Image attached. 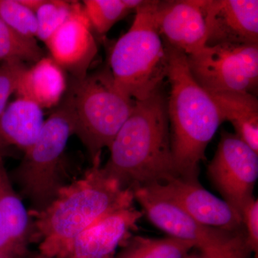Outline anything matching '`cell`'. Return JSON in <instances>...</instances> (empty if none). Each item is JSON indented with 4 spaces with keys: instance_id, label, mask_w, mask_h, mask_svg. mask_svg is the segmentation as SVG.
<instances>
[{
    "instance_id": "6da1fadb",
    "label": "cell",
    "mask_w": 258,
    "mask_h": 258,
    "mask_svg": "<svg viewBox=\"0 0 258 258\" xmlns=\"http://www.w3.org/2000/svg\"><path fill=\"white\" fill-rule=\"evenodd\" d=\"M91 163L83 176L62 187L46 208L28 210L30 241L38 242L41 255L63 257L73 240L85 229L111 212L133 206V190L123 189L117 180L107 175L101 157Z\"/></svg>"
},
{
    "instance_id": "7a4b0ae2",
    "label": "cell",
    "mask_w": 258,
    "mask_h": 258,
    "mask_svg": "<svg viewBox=\"0 0 258 258\" xmlns=\"http://www.w3.org/2000/svg\"><path fill=\"white\" fill-rule=\"evenodd\" d=\"M109 150V159L102 167L123 189L179 176L171 152L166 100L160 90L136 101Z\"/></svg>"
},
{
    "instance_id": "3957f363",
    "label": "cell",
    "mask_w": 258,
    "mask_h": 258,
    "mask_svg": "<svg viewBox=\"0 0 258 258\" xmlns=\"http://www.w3.org/2000/svg\"><path fill=\"white\" fill-rule=\"evenodd\" d=\"M165 45L170 86L166 110L174 166L179 176L198 180L207 147L225 119L211 95L193 79L186 54Z\"/></svg>"
},
{
    "instance_id": "277c9868",
    "label": "cell",
    "mask_w": 258,
    "mask_h": 258,
    "mask_svg": "<svg viewBox=\"0 0 258 258\" xmlns=\"http://www.w3.org/2000/svg\"><path fill=\"white\" fill-rule=\"evenodd\" d=\"M158 2L145 1L137 10L132 26L115 42L108 59L115 86L135 101L157 92L167 77L166 45L154 20Z\"/></svg>"
},
{
    "instance_id": "5b68a950",
    "label": "cell",
    "mask_w": 258,
    "mask_h": 258,
    "mask_svg": "<svg viewBox=\"0 0 258 258\" xmlns=\"http://www.w3.org/2000/svg\"><path fill=\"white\" fill-rule=\"evenodd\" d=\"M72 104L66 96L45 120L36 142L25 151L19 165L10 176L30 203V212H40L57 197L70 181L64 161L68 142L74 135Z\"/></svg>"
},
{
    "instance_id": "8992f818",
    "label": "cell",
    "mask_w": 258,
    "mask_h": 258,
    "mask_svg": "<svg viewBox=\"0 0 258 258\" xmlns=\"http://www.w3.org/2000/svg\"><path fill=\"white\" fill-rule=\"evenodd\" d=\"M67 96L74 113V135L82 142L91 162L101 157L128 119L136 101L115 86L108 66L84 79H72Z\"/></svg>"
},
{
    "instance_id": "52a82bcc",
    "label": "cell",
    "mask_w": 258,
    "mask_h": 258,
    "mask_svg": "<svg viewBox=\"0 0 258 258\" xmlns=\"http://www.w3.org/2000/svg\"><path fill=\"white\" fill-rule=\"evenodd\" d=\"M186 60L193 79L209 93L257 91L258 44L206 45Z\"/></svg>"
},
{
    "instance_id": "ba28073f",
    "label": "cell",
    "mask_w": 258,
    "mask_h": 258,
    "mask_svg": "<svg viewBox=\"0 0 258 258\" xmlns=\"http://www.w3.org/2000/svg\"><path fill=\"white\" fill-rule=\"evenodd\" d=\"M208 173L224 201L241 214L245 203L253 198L258 177V153L235 134L223 130Z\"/></svg>"
},
{
    "instance_id": "9c48e42d",
    "label": "cell",
    "mask_w": 258,
    "mask_h": 258,
    "mask_svg": "<svg viewBox=\"0 0 258 258\" xmlns=\"http://www.w3.org/2000/svg\"><path fill=\"white\" fill-rule=\"evenodd\" d=\"M132 190L134 200L153 225L169 237L193 242L199 249L224 245L242 231L231 232L201 225L169 199L143 186Z\"/></svg>"
},
{
    "instance_id": "30bf717a",
    "label": "cell",
    "mask_w": 258,
    "mask_h": 258,
    "mask_svg": "<svg viewBox=\"0 0 258 258\" xmlns=\"http://www.w3.org/2000/svg\"><path fill=\"white\" fill-rule=\"evenodd\" d=\"M143 186L169 199L201 225L231 232L241 230L243 225L240 212L207 191L199 180L175 176Z\"/></svg>"
},
{
    "instance_id": "8fae6325",
    "label": "cell",
    "mask_w": 258,
    "mask_h": 258,
    "mask_svg": "<svg viewBox=\"0 0 258 258\" xmlns=\"http://www.w3.org/2000/svg\"><path fill=\"white\" fill-rule=\"evenodd\" d=\"M45 44L52 58L72 79L81 81L88 76L98 47L82 3L74 1L69 18Z\"/></svg>"
},
{
    "instance_id": "7c38bea8",
    "label": "cell",
    "mask_w": 258,
    "mask_h": 258,
    "mask_svg": "<svg viewBox=\"0 0 258 258\" xmlns=\"http://www.w3.org/2000/svg\"><path fill=\"white\" fill-rule=\"evenodd\" d=\"M208 46L258 44L257 0H205Z\"/></svg>"
},
{
    "instance_id": "4fadbf2b",
    "label": "cell",
    "mask_w": 258,
    "mask_h": 258,
    "mask_svg": "<svg viewBox=\"0 0 258 258\" xmlns=\"http://www.w3.org/2000/svg\"><path fill=\"white\" fill-rule=\"evenodd\" d=\"M205 0L158 2L154 20L165 43L191 55L206 46Z\"/></svg>"
},
{
    "instance_id": "5bb4252c",
    "label": "cell",
    "mask_w": 258,
    "mask_h": 258,
    "mask_svg": "<svg viewBox=\"0 0 258 258\" xmlns=\"http://www.w3.org/2000/svg\"><path fill=\"white\" fill-rule=\"evenodd\" d=\"M143 215L134 206L108 214L81 232L62 258H113Z\"/></svg>"
},
{
    "instance_id": "9a60e30c",
    "label": "cell",
    "mask_w": 258,
    "mask_h": 258,
    "mask_svg": "<svg viewBox=\"0 0 258 258\" xmlns=\"http://www.w3.org/2000/svg\"><path fill=\"white\" fill-rule=\"evenodd\" d=\"M0 151V258L21 255L30 242L31 217L13 187Z\"/></svg>"
},
{
    "instance_id": "2e32d148",
    "label": "cell",
    "mask_w": 258,
    "mask_h": 258,
    "mask_svg": "<svg viewBox=\"0 0 258 258\" xmlns=\"http://www.w3.org/2000/svg\"><path fill=\"white\" fill-rule=\"evenodd\" d=\"M67 89L64 71L52 57H43L20 76L15 93L42 108L57 106Z\"/></svg>"
},
{
    "instance_id": "e0dca14e",
    "label": "cell",
    "mask_w": 258,
    "mask_h": 258,
    "mask_svg": "<svg viewBox=\"0 0 258 258\" xmlns=\"http://www.w3.org/2000/svg\"><path fill=\"white\" fill-rule=\"evenodd\" d=\"M45 120L38 105L18 98L8 105L0 116V146H15L24 152L36 142Z\"/></svg>"
},
{
    "instance_id": "ac0fdd59",
    "label": "cell",
    "mask_w": 258,
    "mask_h": 258,
    "mask_svg": "<svg viewBox=\"0 0 258 258\" xmlns=\"http://www.w3.org/2000/svg\"><path fill=\"white\" fill-rule=\"evenodd\" d=\"M235 135L258 153V101L248 93H210Z\"/></svg>"
},
{
    "instance_id": "d6986e66",
    "label": "cell",
    "mask_w": 258,
    "mask_h": 258,
    "mask_svg": "<svg viewBox=\"0 0 258 258\" xmlns=\"http://www.w3.org/2000/svg\"><path fill=\"white\" fill-rule=\"evenodd\" d=\"M194 247L196 244L191 241L169 236L164 238L131 236L113 258H187Z\"/></svg>"
},
{
    "instance_id": "ffe728a7",
    "label": "cell",
    "mask_w": 258,
    "mask_h": 258,
    "mask_svg": "<svg viewBox=\"0 0 258 258\" xmlns=\"http://www.w3.org/2000/svg\"><path fill=\"white\" fill-rule=\"evenodd\" d=\"M43 57L35 38L20 35L0 18V62L16 60L35 63Z\"/></svg>"
},
{
    "instance_id": "44dd1931",
    "label": "cell",
    "mask_w": 258,
    "mask_h": 258,
    "mask_svg": "<svg viewBox=\"0 0 258 258\" xmlns=\"http://www.w3.org/2000/svg\"><path fill=\"white\" fill-rule=\"evenodd\" d=\"M91 28L106 35L117 22L132 13L124 0H84L82 3Z\"/></svg>"
},
{
    "instance_id": "7402d4cb",
    "label": "cell",
    "mask_w": 258,
    "mask_h": 258,
    "mask_svg": "<svg viewBox=\"0 0 258 258\" xmlns=\"http://www.w3.org/2000/svg\"><path fill=\"white\" fill-rule=\"evenodd\" d=\"M73 7L74 1L43 0L35 13L37 38L45 43L69 18Z\"/></svg>"
},
{
    "instance_id": "603a6c76",
    "label": "cell",
    "mask_w": 258,
    "mask_h": 258,
    "mask_svg": "<svg viewBox=\"0 0 258 258\" xmlns=\"http://www.w3.org/2000/svg\"><path fill=\"white\" fill-rule=\"evenodd\" d=\"M0 18L23 36L35 38L37 26L35 13L19 0H0Z\"/></svg>"
},
{
    "instance_id": "cb8c5ba5",
    "label": "cell",
    "mask_w": 258,
    "mask_h": 258,
    "mask_svg": "<svg viewBox=\"0 0 258 258\" xmlns=\"http://www.w3.org/2000/svg\"><path fill=\"white\" fill-rule=\"evenodd\" d=\"M26 69L25 62L20 61L0 62V116L8 106L10 97L15 93L20 76Z\"/></svg>"
},
{
    "instance_id": "d4e9b609",
    "label": "cell",
    "mask_w": 258,
    "mask_h": 258,
    "mask_svg": "<svg viewBox=\"0 0 258 258\" xmlns=\"http://www.w3.org/2000/svg\"><path fill=\"white\" fill-rule=\"evenodd\" d=\"M199 250L198 254H190L187 258H249L252 252L242 231L224 245Z\"/></svg>"
},
{
    "instance_id": "484cf974",
    "label": "cell",
    "mask_w": 258,
    "mask_h": 258,
    "mask_svg": "<svg viewBox=\"0 0 258 258\" xmlns=\"http://www.w3.org/2000/svg\"><path fill=\"white\" fill-rule=\"evenodd\" d=\"M242 223L246 228V241L252 252H258V200L252 198L241 210Z\"/></svg>"
},
{
    "instance_id": "4316f807",
    "label": "cell",
    "mask_w": 258,
    "mask_h": 258,
    "mask_svg": "<svg viewBox=\"0 0 258 258\" xmlns=\"http://www.w3.org/2000/svg\"><path fill=\"white\" fill-rule=\"evenodd\" d=\"M19 1L24 6L32 10L33 13H35L39 7L41 5L43 0H19Z\"/></svg>"
},
{
    "instance_id": "83f0119b",
    "label": "cell",
    "mask_w": 258,
    "mask_h": 258,
    "mask_svg": "<svg viewBox=\"0 0 258 258\" xmlns=\"http://www.w3.org/2000/svg\"><path fill=\"white\" fill-rule=\"evenodd\" d=\"M33 258H50V257H45V256H42V255H41V254L37 253L36 254V255H35V257H34Z\"/></svg>"
},
{
    "instance_id": "f1b7e54d",
    "label": "cell",
    "mask_w": 258,
    "mask_h": 258,
    "mask_svg": "<svg viewBox=\"0 0 258 258\" xmlns=\"http://www.w3.org/2000/svg\"><path fill=\"white\" fill-rule=\"evenodd\" d=\"M0 149H3V150H5V149H3V147H1V146H0Z\"/></svg>"
},
{
    "instance_id": "f546056e",
    "label": "cell",
    "mask_w": 258,
    "mask_h": 258,
    "mask_svg": "<svg viewBox=\"0 0 258 258\" xmlns=\"http://www.w3.org/2000/svg\"><path fill=\"white\" fill-rule=\"evenodd\" d=\"M0 151H3V152H5V150H3V149H0Z\"/></svg>"
},
{
    "instance_id": "4dcf8cb0",
    "label": "cell",
    "mask_w": 258,
    "mask_h": 258,
    "mask_svg": "<svg viewBox=\"0 0 258 258\" xmlns=\"http://www.w3.org/2000/svg\"><path fill=\"white\" fill-rule=\"evenodd\" d=\"M255 258H257V255H256V257H255Z\"/></svg>"
}]
</instances>
